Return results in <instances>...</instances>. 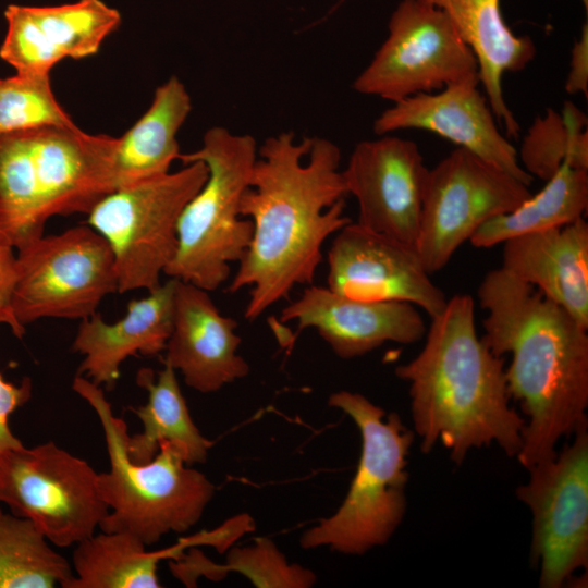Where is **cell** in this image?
I'll list each match as a JSON object with an SVG mask.
<instances>
[{"label": "cell", "mask_w": 588, "mask_h": 588, "mask_svg": "<svg viewBox=\"0 0 588 588\" xmlns=\"http://www.w3.org/2000/svg\"><path fill=\"white\" fill-rule=\"evenodd\" d=\"M258 155L240 204L253 236L228 290L250 286L249 321L295 285L313 283L323 242L352 222L344 216L347 192L333 142H297L293 132H283L265 139Z\"/></svg>", "instance_id": "6da1fadb"}, {"label": "cell", "mask_w": 588, "mask_h": 588, "mask_svg": "<svg viewBox=\"0 0 588 588\" xmlns=\"http://www.w3.org/2000/svg\"><path fill=\"white\" fill-rule=\"evenodd\" d=\"M477 296L487 311L482 342L494 355L512 357L507 391L526 417L516 458L528 469L588 426V329L502 267L483 277Z\"/></svg>", "instance_id": "7a4b0ae2"}, {"label": "cell", "mask_w": 588, "mask_h": 588, "mask_svg": "<svg viewBox=\"0 0 588 588\" xmlns=\"http://www.w3.org/2000/svg\"><path fill=\"white\" fill-rule=\"evenodd\" d=\"M425 336L421 351L395 368L408 384L421 452L430 453L439 442L462 465L470 450L497 444L516 457L525 419L510 405L503 357L477 335L474 298L448 299Z\"/></svg>", "instance_id": "3957f363"}, {"label": "cell", "mask_w": 588, "mask_h": 588, "mask_svg": "<svg viewBox=\"0 0 588 588\" xmlns=\"http://www.w3.org/2000/svg\"><path fill=\"white\" fill-rule=\"evenodd\" d=\"M117 138L77 126L0 134V243L19 250L54 216L88 215L114 192Z\"/></svg>", "instance_id": "277c9868"}, {"label": "cell", "mask_w": 588, "mask_h": 588, "mask_svg": "<svg viewBox=\"0 0 588 588\" xmlns=\"http://www.w3.org/2000/svg\"><path fill=\"white\" fill-rule=\"evenodd\" d=\"M73 389L97 413L110 458V469L98 474L100 495L111 510L99 525L101 531L128 532L151 546L163 535L195 526L213 497L212 482L187 467L183 451L169 441L160 443L151 461L132 462L127 426L113 415L101 388L77 375Z\"/></svg>", "instance_id": "5b68a950"}, {"label": "cell", "mask_w": 588, "mask_h": 588, "mask_svg": "<svg viewBox=\"0 0 588 588\" xmlns=\"http://www.w3.org/2000/svg\"><path fill=\"white\" fill-rule=\"evenodd\" d=\"M328 404L348 415L362 438L356 473L344 501L301 537L303 549L329 547L344 554L363 555L385 544L401 525L407 506V456L415 440L396 413L350 391L330 395Z\"/></svg>", "instance_id": "8992f818"}, {"label": "cell", "mask_w": 588, "mask_h": 588, "mask_svg": "<svg viewBox=\"0 0 588 588\" xmlns=\"http://www.w3.org/2000/svg\"><path fill=\"white\" fill-rule=\"evenodd\" d=\"M184 164L203 161L209 171L200 191L184 207L176 225V252L164 274L213 291L228 280L253 236L250 220L241 219V198L257 160L253 136L209 128L203 146L180 154Z\"/></svg>", "instance_id": "52a82bcc"}, {"label": "cell", "mask_w": 588, "mask_h": 588, "mask_svg": "<svg viewBox=\"0 0 588 588\" xmlns=\"http://www.w3.org/2000/svg\"><path fill=\"white\" fill-rule=\"evenodd\" d=\"M208 174L203 161H194L119 188L88 213V225L112 250L119 293L160 286V275L176 252L179 218Z\"/></svg>", "instance_id": "ba28073f"}, {"label": "cell", "mask_w": 588, "mask_h": 588, "mask_svg": "<svg viewBox=\"0 0 588 588\" xmlns=\"http://www.w3.org/2000/svg\"><path fill=\"white\" fill-rule=\"evenodd\" d=\"M11 309L20 326L42 318L85 319L118 292L112 250L89 225L42 235L17 250Z\"/></svg>", "instance_id": "9c48e42d"}, {"label": "cell", "mask_w": 588, "mask_h": 588, "mask_svg": "<svg viewBox=\"0 0 588 588\" xmlns=\"http://www.w3.org/2000/svg\"><path fill=\"white\" fill-rule=\"evenodd\" d=\"M98 474L52 441L22 445L0 457V504L30 519L50 543L71 547L94 535L109 512Z\"/></svg>", "instance_id": "30bf717a"}, {"label": "cell", "mask_w": 588, "mask_h": 588, "mask_svg": "<svg viewBox=\"0 0 588 588\" xmlns=\"http://www.w3.org/2000/svg\"><path fill=\"white\" fill-rule=\"evenodd\" d=\"M528 468L516 498L530 511V562L541 588H562L588 568V426Z\"/></svg>", "instance_id": "8fae6325"}, {"label": "cell", "mask_w": 588, "mask_h": 588, "mask_svg": "<svg viewBox=\"0 0 588 588\" xmlns=\"http://www.w3.org/2000/svg\"><path fill=\"white\" fill-rule=\"evenodd\" d=\"M389 35L353 82L355 91L392 102L478 75V62L448 14L421 0H401Z\"/></svg>", "instance_id": "7c38bea8"}, {"label": "cell", "mask_w": 588, "mask_h": 588, "mask_svg": "<svg viewBox=\"0 0 588 588\" xmlns=\"http://www.w3.org/2000/svg\"><path fill=\"white\" fill-rule=\"evenodd\" d=\"M531 196L529 186L457 147L428 170L416 250L428 273L443 269L491 218Z\"/></svg>", "instance_id": "4fadbf2b"}, {"label": "cell", "mask_w": 588, "mask_h": 588, "mask_svg": "<svg viewBox=\"0 0 588 588\" xmlns=\"http://www.w3.org/2000/svg\"><path fill=\"white\" fill-rule=\"evenodd\" d=\"M428 170L413 140L385 134L356 144L341 172L358 203L357 223L415 246Z\"/></svg>", "instance_id": "5bb4252c"}, {"label": "cell", "mask_w": 588, "mask_h": 588, "mask_svg": "<svg viewBox=\"0 0 588 588\" xmlns=\"http://www.w3.org/2000/svg\"><path fill=\"white\" fill-rule=\"evenodd\" d=\"M328 287L348 297L407 302L430 318L439 315L448 302L414 245L372 232L357 222L338 231L328 253Z\"/></svg>", "instance_id": "9a60e30c"}, {"label": "cell", "mask_w": 588, "mask_h": 588, "mask_svg": "<svg viewBox=\"0 0 588 588\" xmlns=\"http://www.w3.org/2000/svg\"><path fill=\"white\" fill-rule=\"evenodd\" d=\"M479 85V76H470L393 102L375 120L373 132L378 136L409 128L436 133L530 186L534 177L523 169L516 149L498 128Z\"/></svg>", "instance_id": "2e32d148"}, {"label": "cell", "mask_w": 588, "mask_h": 588, "mask_svg": "<svg viewBox=\"0 0 588 588\" xmlns=\"http://www.w3.org/2000/svg\"><path fill=\"white\" fill-rule=\"evenodd\" d=\"M0 58L16 73H50L65 58L94 56L121 23L119 11L101 0L57 7L10 4Z\"/></svg>", "instance_id": "e0dca14e"}, {"label": "cell", "mask_w": 588, "mask_h": 588, "mask_svg": "<svg viewBox=\"0 0 588 588\" xmlns=\"http://www.w3.org/2000/svg\"><path fill=\"white\" fill-rule=\"evenodd\" d=\"M297 321V333L311 327L336 356H363L385 342L421 340L426 323L416 306L402 301H365L311 285L282 309L281 321Z\"/></svg>", "instance_id": "ac0fdd59"}, {"label": "cell", "mask_w": 588, "mask_h": 588, "mask_svg": "<svg viewBox=\"0 0 588 588\" xmlns=\"http://www.w3.org/2000/svg\"><path fill=\"white\" fill-rule=\"evenodd\" d=\"M236 327L235 319L220 314L208 291L177 280L163 364L180 370L185 383L201 393L244 378L249 366L237 354L242 340Z\"/></svg>", "instance_id": "d6986e66"}, {"label": "cell", "mask_w": 588, "mask_h": 588, "mask_svg": "<svg viewBox=\"0 0 588 588\" xmlns=\"http://www.w3.org/2000/svg\"><path fill=\"white\" fill-rule=\"evenodd\" d=\"M176 281L171 278L146 297L131 301L126 315L114 323L97 313L82 319L73 342V351L85 356L77 375L112 391L126 358L164 351L173 328Z\"/></svg>", "instance_id": "ffe728a7"}, {"label": "cell", "mask_w": 588, "mask_h": 588, "mask_svg": "<svg viewBox=\"0 0 588 588\" xmlns=\"http://www.w3.org/2000/svg\"><path fill=\"white\" fill-rule=\"evenodd\" d=\"M502 244L504 270L532 285L588 329V223L585 218Z\"/></svg>", "instance_id": "44dd1931"}, {"label": "cell", "mask_w": 588, "mask_h": 588, "mask_svg": "<svg viewBox=\"0 0 588 588\" xmlns=\"http://www.w3.org/2000/svg\"><path fill=\"white\" fill-rule=\"evenodd\" d=\"M443 10L478 62L479 82L506 137H518L519 124L506 105L502 76L524 70L536 54L529 36H517L506 25L500 0H421Z\"/></svg>", "instance_id": "7402d4cb"}, {"label": "cell", "mask_w": 588, "mask_h": 588, "mask_svg": "<svg viewBox=\"0 0 588 588\" xmlns=\"http://www.w3.org/2000/svg\"><path fill=\"white\" fill-rule=\"evenodd\" d=\"M191 109V97L176 76L156 89L148 110L117 138L112 163L114 191L169 172L181 154L176 134Z\"/></svg>", "instance_id": "603a6c76"}, {"label": "cell", "mask_w": 588, "mask_h": 588, "mask_svg": "<svg viewBox=\"0 0 588 588\" xmlns=\"http://www.w3.org/2000/svg\"><path fill=\"white\" fill-rule=\"evenodd\" d=\"M136 383L147 391L148 400L143 406L130 408L142 421L143 430L127 436L128 458L135 463L149 462L160 443L169 441L183 451L187 465L205 463L212 442L194 424L175 370L166 364L157 375L150 368H142Z\"/></svg>", "instance_id": "cb8c5ba5"}, {"label": "cell", "mask_w": 588, "mask_h": 588, "mask_svg": "<svg viewBox=\"0 0 588 588\" xmlns=\"http://www.w3.org/2000/svg\"><path fill=\"white\" fill-rule=\"evenodd\" d=\"M72 554L73 578L64 588H159V561L181 559L189 549L187 539L159 550L128 532L101 531L75 544Z\"/></svg>", "instance_id": "d4e9b609"}, {"label": "cell", "mask_w": 588, "mask_h": 588, "mask_svg": "<svg viewBox=\"0 0 588 588\" xmlns=\"http://www.w3.org/2000/svg\"><path fill=\"white\" fill-rule=\"evenodd\" d=\"M587 208L588 170L564 163L539 193L514 210L486 221L469 242L477 248H488L516 236L561 228L584 218Z\"/></svg>", "instance_id": "484cf974"}, {"label": "cell", "mask_w": 588, "mask_h": 588, "mask_svg": "<svg viewBox=\"0 0 588 588\" xmlns=\"http://www.w3.org/2000/svg\"><path fill=\"white\" fill-rule=\"evenodd\" d=\"M73 576L70 562L30 519L0 505V588H64Z\"/></svg>", "instance_id": "4316f807"}, {"label": "cell", "mask_w": 588, "mask_h": 588, "mask_svg": "<svg viewBox=\"0 0 588 588\" xmlns=\"http://www.w3.org/2000/svg\"><path fill=\"white\" fill-rule=\"evenodd\" d=\"M170 565L174 576L188 587L195 586L199 576L220 580L230 572L246 576L259 588H307L316 583V575L310 569L290 564L268 538H258L249 547L230 549L224 564H215L192 548L189 554Z\"/></svg>", "instance_id": "83f0119b"}, {"label": "cell", "mask_w": 588, "mask_h": 588, "mask_svg": "<svg viewBox=\"0 0 588 588\" xmlns=\"http://www.w3.org/2000/svg\"><path fill=\"white\" fill-rule=\"evenodd\" d=\"M587 117L565 102L561 112L548 108L523 138L518 160L532 177L548 181L562 164L588 170Z\"/></svg>", "instance_id": "f1b7e54d"}, {"label": "cell", "mask_w": 588, "mask_h": 588, "mask_svg": "<svg viewBox=\"0 0 588 588\" xmlns=\"http://www.w3.org/2000/svg\"><path fill=\"white\" fill-rule=\"evenodd\" d=\"M49 74L16 73L0 78V134L45 126H76L57 101Z\"/></svg>", "instance_id": "f546056e"}, {"label": "cell", "mask_w": 588, "mask_h": 588, "mask_svg": "<svg viewBox=\"0 0 588 588\" xmlns=\"http://www.w3.org/2000/svg\"><path fill=\"white\" fill-rule=\"evenodd\" d=\"M32 380L25 377L20 384L7 381L0 373V457L23 443L10 429L9 417L32 396Z\"/></svg>", "instance_id": "4dcf8cb0"}, {"label": "cell", "mask_w": 588, "mask_h": 588, "mask_svg": "<svg viewBox=\"0 0 588 588\" xmlns=\"http://www.w3.org/2000/svg\"><path fill=\"white\" fill-rule=\"evenodd\" d=\"M14 248L0 243V323L9 326L13 334L21 339L25 333V328L20 326L14 319L11 301L16 281V255Z\"/></svg>", "instance_id": "1f68e13d"}, {"label": "cell", "mask_w": 588, "mask_h": 588, "mask_svg": "<svg viewBox=\"0 0 588 588\" xmlns=\"http://www.w3.org/2000/svg\"><path fill=\"white\" fill-rule=\"evenodd\" d=\"M569 95H588V27L585 23L579 39L572 50L571 70L565 82Z\"/></svg>", "instance_id": "d6a6232c"}]
</instances>
